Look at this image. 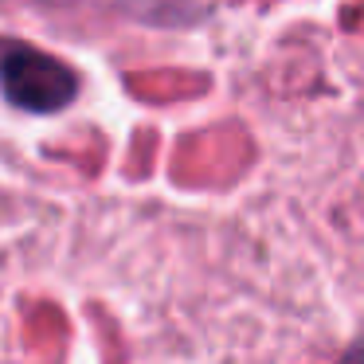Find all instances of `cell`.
<instances>
[{"label":"cell","instance_id":"cell-1","mask_svg":"<svg viewBox=\"0 0 364 364\" xmlns=\"http://www.w3.org/2000/svg\"><path fill=\"white\" fill-rule=\"evenodd\" d=\"M0 95L24 114H59L79 95V75L48 51L12 43L0 59Z\"/></svg>","mask_w":364,"mask_h":364},{"label":"cell","instance_id":"cell-2","mask_svg":"<svg viewBox=\"0 0 364 364\" xmlns=\"http://www.w3.org/2000/svg\"><path fill=\"white\" fill-rule=\"evenodd\" d=\"M337 364H364V341H360V345H353V348H348V353L341 356Z\"/></svg>","mask_w":364,"mask_h":364}]
</instances>
